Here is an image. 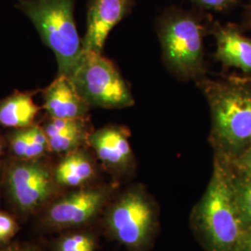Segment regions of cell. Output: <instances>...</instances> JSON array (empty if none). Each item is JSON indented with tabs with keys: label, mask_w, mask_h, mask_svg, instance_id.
<instances>
[{
	"label": "cell",
	"mask_w": 251,
	"mask_h": 251,
	"mask_svg": "<svg viewBox=\"0 0 251 251\" xmlns=\"http://www.w3.org/2000/svg\"><path fill=\"white\" fill-rule=\"evenodd\" d=\"M208 103L216 156L233 161L251 147V76L197 81Z\"/></svg>",
	"instance_id": "cell-1"
},
{
	"label": "cell",
	"mask_w": 251,
	"mask_h": 251,
	"mask_svg": "<svg viewBox=\"0 0 251 251\" xmlns=\"http://www.w3.org/2000/svg\"><path fill=\"white\" fill-rule=\"evenodd\" d=\"M213 20L206 11L171 6L156 19L155 29L167 69L179 81L206 76L205 38Z\"/></svg>",
	"instance_id": "cell-2"
},
{
	"label": "cell",
	"mask_w": 251,
	"mask_h": 251,
	"mask_svg": "<svg viewBox=\"0 0 251 251\" xmlns=\"http://www.w3.org/2000/svg\"><path fill=\"white\" fill-rule=\"evenodd\" d=\"M198 222L209 251H240L246 229L227 164L217 156L211 179L198 207Z\"/></svg>",
	"instance_id": "cell-3"
},
{
	"label": "cell",
	"mask_w": 251,
	"mask_h": 251,
	"mask_svg": "<svg viewBox=\"0 0 251 251\" xmlns=\"http://www.w3.org/2000/svg\"><path fill=\"white\" fill-rule=\"evenodd\" d=\"M75 0H18L16 8L31 21L53 52L58 75L72 77L84 50L75 19Z\"/></svg>",
	"instance_id": "cell-4"
},
{
	"label": "cell",
	"mask_w": 251,
	"mask_h": 251,
	"mask_svg": "<svg viewBox=\"0 0 251 251\" xmlns=\"http://www.w3.org/2000/svg\"><path fill=\"white\" fill-rule=\"evenodd\" d=\"M70 79L90 107L122 109L134 105L128 84L115 63L102 53L84 52Z\"/></svg>",
	"instance_id": "cell-5"
},
{
	"label": "cell",
	"mask_w": 251,
	"mask_h": 251,
	"mask_svg": "<svg viewBox=\"0 0 251 251\" xmlns=\"http://www.w3.org/2000/svg\"><path fill=\"white\" fill-rule=\"evenodd\" d=\"M9 197L20 210L28 212L42 206L53 194V171L41 160L17 159L6 172Z\"/></svg>",
	"instance_id": "cell-6"
},
{
	"label": "cell",
	"mask_w": 251,
	"mask_h": 251,
	"mask_svg": "<svg viewBox=\"0 0 251 251\" xmlns=\"http://www.w3.org/2000/svg\"><path fill=\"white\" fill-rule=\"evenodd\" d=\"M152 206L138 190L125 194L107 217L111 232L120 242L130 248L144 245L152 230Z\"/></svg>",
	"instance_id": "cell-7"
},
{
	"label": "cell",
	"mask_w": 251,
	"mask_h": 251,
	"mask_svg": "<svg viewBox=\"0 0 251 251\" xmlns=\"http://www.w3.org/2000/svg\"><path fill=\"white\" fill-rule=\"evenodd\" d=\"M136 0H89L87 27L82 38L84 52L102 53L111 31L129 15Z\"/></svg>",
	"instance_id": "cell-8"
},
{
	"label": "cell",
	"mask_w": 251,
	"mask_h": 251,
	"mask_svg": "<svg viewBox=\"0 0 251 251\" xmlns=\"http://www.w3.org/2000/svg\"><path fill=\"white\" fill-rule=\"evenodd\" d=\"M106 196L104 189H80L55 202L48 210L47 221L60 227L83 225L99 211Z\"/></svg>",
	"instance_id": "cell-9"
},
{
	"label": "cell",
	"mask_w": 251,
	"mask_h": 251,
	"mask_svg": "<svg viewBox=\"0 0 251 251\" xmlns=\"http://www.w3.org/2000/svg\"><path fill=\"white\" fill-rule=\"evenodd\" d=\"M88 145L109 171L122 173L128 171L133 164L129 130L125 126L107 125L93 130Z\"/></svg>",
	"instance_id": "cell-10"
},
{
	"label": "cell",
	"mask_w": 251,
	"mask_h": 251,
	"mask_svg": "<svg viewBox=\"0 0 251 251\" xmlns=\"http://www.w3.org/2000/svg\"><path fill=\"white\" fill-rule=\"evenodd\" d=\"M210 34L215 38L216 60L226 69L233 67L251 76V37L241 25L213 21Z\"/></svg>",
	"instance_id": "cell-11"
},
{
	"label": "cell",
	"mask_w": 251,
	"mask_h": 251,
	"mask_svg": "<svg viewBox=\"0 0 251 251\" xmlns=\"http://www.w3.org/2000/svg\"><path fill=\"white\" fill-rule=\"evenodd\" d=\"M48 117L73 119L90 116V106L75 87L72 80L58 75L42 91Z\"/></svg>",
	"instance_id": "cell-12"
},
{
	"label": "cell",
	"mask_w": 251,
	"mask_h": 251,
	"mask_svg": "<svg viewBox=\"0 0 251 251\" xmlns=\"http://www.w3.org/2000/svg\"><path fill=\"white\" fill-rule=\"evenodd\" d=\"M42 127L48 137L50 151L59 154H66L88 145L93 131L90 116L73 119L48 117Z\"/></svg>",
	"instance_id": "cell-13"
},
{
	"label": "cell",
	"mask_w": 251,
	"mask_h": 251,
	"mask_svg": "<svg viewBox=\"0 0 251 251\" xmlns=\"http://www.w3.org/2000/svg\"><path fill=\"white\" fill-rule=\"evenodd\" d=\"M36 91H16L0 100V126L25 128L36 124L41 107L34 100Z\"/></svg>",
	"instance_id": "cell-14"
},
{
	"label": "cell",
	"mask_w": 251,
	"mask_h": 251,
	"mask_svg": "<svg viewBox=\"0 0 251 251\" xmlns=\"http://www.w3.org/2000/svg\"><path fill=\"white\" fill-rule=\"evenodd\" d=\"M54 179L63 187H78L94 178L95 164L83 147L64 154L53 170Z\"/></svg>",
	"instance_id": "cell-15"
},
{
	"label": "cell",
	"mask_w": 251,
	"mask_h": 251,
	"mask_svg": "<svg viewBox=\"0 0 251 251\" xmlns=\"http://www.w3.org/2000/svg\"><path fill=\"white\" fill-rule=\"evenodd\" d=\"M11 153L22 160L42 158L50 151L48 137L41 125L34 124L25 128L13 129L9 137Z\"/></svg>",
	"instance_id": "cell-16"
},
{
	"label": "cell",
	"mask_w": 251,
	"mask_h": 251,
	"mask_svg": "<svg viewBox=\"0 0 251 251\" xmlns=\"http://www.w3.org/2000/svg\"><path fill=\"white\" fill-rule=\"evenodd\" d=\"M225 163L227 164L230 173L236 206L243 225L247 230L251 226V184L247 179H244L228 162L225 161Z\"/></svg>",
	"instance_id": "cell-17"
},
{
	"label": "cell",
	"mask_w": 251,
	"mask_h": 251,
	"mask_svg": "<svg viewBox=\"0 0 251 251\" xmlns=\"http://www.w3.org/2000/svg\"><path fill=\"white\" fill-rule=\"evenodd\" d=\"M95 242L90 234L75 233L63 237L57 251H94Z\"/></svg>",
	"instance_id": "cell-18"
},
{
	"label": "cell",
	"mask_w": 251,
	"mask_h": 251,
	"mask_svg": "<svg viewBox=\"0 0 251 251\" xmlns=\"http://www.w3.org/2000/svg\"><path fill=\"white\" fill-rule=\"evenodd\" d=\"M195 8L203 11L226 12L238 7L245 0H187Z\"/></svg>",
	"instance_id": "cell-19"
},
{
	"label": "cell",
	"mask_w": 251,
	"mask_h": 251,
	"mask_svg": "<svg viewBox=\"0 0 251 251\" xmlns=\"http://www.w3.org/2000/svg\"><path fill=\"white\" fill-rule=\"evenodd\" d=\"M251 184V147L233 161H227Z\"/></svg>",
	"instance_id": "cell-20"
},
{
	"label": "cell",
	"mask_w": 251,
	"mask_h": 251,
	"mask_svg": "<svg viewBox=\"0 0 251 251\" xmlns=\"http://www.w3.org/2000/svg\"><path fill=\"white\" fill-rule=\"evenodd\" d=\"M18 230L15 221L5 213H0V242L10 239Z\"/></svg>",
	"instance_id": "cell-21"
},
{
	"label": "cell",
	"mask_w": 251,
	"mask_h": 251,
	"mask_svg": "<svg viewBox=\"0 0 251 251\" xmlns=\"http://www.w3.org/2000/svg\"><path fill=\"white\" fill-rule=\"evenodd\" d=\"M241 27L243 30L251 31V0L244 6Z\"/></svg>",
	"instance_id": "cell-22"
},
{
	"label": "cell",
	"mask_w": 251,
	"mask_h": 251,
	"mask_svg": "<svg viewBox=\"0 0 251 251\" xmlns=\"http://www.w3.org/2000/svg\"><path fill=\"white\" fill-rule=\"evenodd\" d=\"M240 251H251V226L245 231L243 235Z\"/></svg>",
	"instance_id": "cell-23"
},
{
	"label": "cell",
	"mask_w": 251,
	"mask_h": 251,
	"mask_svg": "<svg viewBox=\"0 0 251 251\" xmlns=\"http://www.w3.org/2000/svg\"><path fill=\"white\" fill-rule=\"evenodd\" d=\"M2 157H3V143L0 138V167L2 165Z\"/></svg>",
	"instance_id": "cell-24"
},
{
	"label": "cell",
	"mask_w": 251,
	"mask_h": 251,
	"mask_svg": "<svg viewBox=\"0 0 251 251\" xmlns=\"http://www.w3.org/2000/svg\"><path fill=\"white\" fill-rule=\"evenodd\" d=\"M19 251H36V250L33 249V248H25V249H23V250Z\"/></svg>",
	"instance_id": "cell-25"
},
{
	"label": "cell",
	"mask_w": 251,
	"mask_h": 251,
	"mask_svg": "<svg viewBox=\"0 0 251 251\" xmlns=\"http://www.w3.org/2000/svg\"></svg>",
	"instance_id": "cell-26"
}]
</instances>
